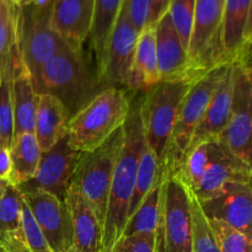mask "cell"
Wrapping results in <instances>:
<instances>
[{"instance_id":"obj_1","label":"cell","mask_w":252,"mask_h":252,"mask_svg":"<svg viewBox=\"0 0 252 252\" xmlns=\"http://www.w3.org/2000/svg\"><path fill=\"white\" fill-rule=\"evenodd\" d=\"M144 91H134L129 113L123 123V143L116 161L102 228V252H111L122 235L134 192L140 153L144 145L142 102Z\"/></svg>"},{"instance_id":"obj_2","label":"cell","mask_w":252,"mask_h":252,"mask_svg":"<svg viewBox=\"0 0 252 252\" xmlns=\"http://www.w3.org/2000/svg\"><path fill=\"white\" fill-rule=\"evenodd\" d=\"M34 89L37 94L58 98L71 117L105 86L88 65L85 52L78 53L64 46L42 66Z\"/></svg>"},{"instance_id":"obj_3","label":"cell","mask_w":252,"mask_h":252,"mask_svg":"<svg viewBox=\"0 0 252 252\" xmlns=\"http://www.w3.org/2000/svg\"><path fill=\"white\" fill-rule=\"evenodd\" d=\"M132 96L116 86L101 90L66 125V138L74 150L91 152L123 126L129 113Z\"/></svg>"},{"instance_id":"obj_4","label":"cell","mask_w":252,"mask_h":252,"mask_svg":"<svg viewBox=\"0 0 252 252\" xmlns=\"http://www.w3.org/2000/svg\"><path fill=\"white\" fill-rule=\"evenodd\" d=\"M231 64L233 62H219L197 76L189 86L182 100L176 123L167 143L162 160V176L175 175L180 169L192 135L201 122L214 91L228 73Z\"/></svg>"},{"instance_id":"obj_5","label":"cell","mask_w":252,"mask_h":252,"mask_svg":"<svg viewBox=\"0 0 252 252\" xmlns=\"http://www.w3.org/2000/svg\"><path fill=\"white\" fill-rule=\"evenodd\" d=\"M197 76L160 81L144 90L140 110L144 140L157 155L160 167H162L167 143L176 123L182 100Z\"/></svg>"},{"instance_id":"obj_6","label":"cell","mask_w":252,"mask_h":252,"mask_svg":"<svg viewBox=\"0 0 252 252\" xmlns=\"http://www.w3.org/2000/svg\"><path fill=\"white\" fill-rule=\"evenodd\" d=\"M14 9L17 54L34 85L42 66L66 44L51 25L52 4Z\"/></svg>"},{"instance_id":"obj_7","label":"cell","mask_w":252,"mask_h":252,"mask_svg":"<svg viewBox=\"0 0 252 252\" xmlns=\"http://www.w3.org/2000/svg\"><path fill=\"white\" fill-rule=\"evenodd\" d=\"M122 143L123 126L100 147L91 152L81 153L70 181L90 204L102 228L113 170Z\"/></svg>"},{"instance_id":"obj_8","label":"cell","mask_w":252,"mask_h":252,"mask_svg":"<svg viewBox=\"0 0 252 252\" xmlns=\"http://www.w3.org/2000/svg\"><path fill=\"white\" fill-rule=\"evenodd\" d=\"M157 243L159 252H192L189 189L176 175H166L162 181Z\"/></svg>"},{"instance_id":"obj_9","label":"cell","mask_w":252,"mask_h":252,"mask_svg":"<svg viewBox=\"0 0 252 252\" xmlns=\"http://www.w3.org/2000/svg\"><path fill=\"white\" fill-rule=\"evenodd\" d=\"M224 0H196L189 58L193 73L202 74L223 62L221 24Z\"/></svg>"},{"instance_id":"obj_10","label":"cell","mask_w":252,"mask_h":252,"mask_svg":"<svg viewBox=\"0 0 252 252\" xmlns=\"http://www.w3.org/2000/svg\"><path fill=\"white\" fill-rule=\"evenodd\" d=\"M252 75L250 57L234 62V89L230 116L220 139L234 155L251 165Z\"/></svg>"},{"instance_id":"obj_11","label":"cell","mask_w":252,"mask_h":252,"mask_svg":"<svg viewBox=\"0 0 252 252\" xmlns=\"http://www.w3.org/2000/svg\"><path fill=\"white\" fill-rule=\"evenodd\" d=\"M80 155V152L69 145L68 138L64 135L54 147L42 153L34 176L15 187L21 194L47 192L63 201Z\"/></svg>"},{"instance_id":"obj_12","label":"cell","mask_w":252,"mask_h":252,"mask_svg":"<svg viewBox=\"0 0 252 252\" xmlns=\"http://www.w3.org/2000/svg\"><path fill=\"white\" fill-rule=\"evenodd\" d=\"M21 197L41 229L49 249L53 252L70 250L73 248V229L64 201L47 192L25 193Z\"/></svg>"},{"instance_id":"obj_13","label":"cell","mask_w":252,"mask_h":252,"mask_svg":"<svg viewBox=\"0 0 252 252\" xmlns=\"http://www.w3.org/2000/svg\"><path fill=\"white\" fill-rule=\"evenodd\" d=\"M138 34L123 1L108 41L105 69L101 76V84L105 88L127 86Z\"/></svg>"},{"instance_id":"obj_14","label":"cell","mask_w":252,"mask_h":252,"mask_svg":"<svg viewBox=\"0 0 252 252\" xmlns=\"http://www.w3.org/2000/svg\"><path fill=\"white\" fill-rule=\"evenodd\" d=\"M198 203L207 219L223 221L252 239L251 182L228 185L216 196Z\"/></svg>"},{"instance_id":"obj_15","label":"cell","mask_w":252,"mask_h":252,"mask_svg":"<svg viewBox=\"0 0 252 252\" xmlns=\"http://www.w3.org/2000/svg\"><path fill=\"white\" fill-rule=\"evenodd\" d=\"M95 0H54L51 25L64 43L84 53V43L90 37Z\"/></svg>"},{"instance_id":"obj_16","label":"cell","mask_w":252,"mask_h":252,"mask_svg":"<svg viewBox=\"0 0 252 252\" xmlns=\"http://www.w3.org/2000/svg\"><path fill=\"white\" fill-rule=\"evenodd\" d=\"M252 0H224L221 24V51L228 62L250 57Z\"/></svg>"},{"instance_id":"obj_17","label":"cell","mask_w":252,"mask_h":252,"mask_svg":"<svg viewBox=\"0 0 252 252\" xmlns=\"http://www.w3.org/2000/svg\"><path fill=\"white\" fill-rule=\"evenodd\" d=\"M154 31L160 81L199 75L192 70L189 53L182 46L167 12L155 24Z\"/></svg>"},{"instance_id":"obj_18","label":"cell","mask_w":252,"mask_h":252,"mask_svg":"<svg viewBox=\"0 0 252 252\" xmlns=\"http://www.w3.org/2000/svg\"><path fill=\"white\" fill-rule=\"evenodd\" d=\"M73 229L75 252H102V226L90 204L73 184L64 196Z\"/></svg>"},{"instance_id":"obj_19","label":"cell","mask_w":252,"mask_h":252,"mask_svg":"<svg viewBox=\"0 0 252 252\" xmlns=\"http://www.w3.org/2000/svg\"><path fill=\"white\" fill-rule=\"evenodd\" d=\"M234 89V62L212 96L209 105L197 126L186 153L204 140L218 139L225 130L230 116ZM185 153V154H186ZM182 164V162H181Z\"/></svg>"},{"instance_id":"obj_20","label":"cell","mask_w":252,"mask_h":252,"mask_svg":"<svg viewBox=\"0 0 252 252\" xmlns=\"http://www.w3.org/2000/svg\"><path fill=\"white\" fill-rule=\"evenodd\" d=\"M252 169L251 165L239 159L236 155L229 154L207 169L202 179L193 189L197 201H204L225 189L228 185L235 182L250 184Z\"/></svg>"},{"instance_id":"obj_21","label":"cell","mask_w":252,"mask_h":252,"mask_svg":"<svg viewBox=\"0 0 252 252\" xmlns=\"http://www.w3.org/2000/svg\"><path fill=\"white\" fill-rule=\"evenodd\" d=\"M70 118L61 101L49 94H38L33 134L42 153L57 144L66 133Z\"/></svg>"},{"instance_id":"obj_22","label":"cell","mask_w":252,"mask_h":252,"mask_svg":"<svg viewBox=\"0 0 252 252\" xmlns=\"http://www.w3.org/2000/svg\"><path fill=\"white\" fill-rule=\"evenodd\" d=\"M160 83L154 27L145 26L138 34L133 64L127 86L130 90L144 91Z\"/></svg>"},{"instance_id":"obj_23","label":"cell","mask_w":252,"mask_h":252,"mask_svg":"<svg viewBox=\"0 0 252 252\" xmlns=\"http://www.w3.org/2000/svg\"><path fill=\"white\" fill-rule=\"evenodd\" d=\"M38 94L20 58L17 59L12 80L14 106V139L24 133H33ZM14 143V142H12Z\"/></svg>"},{"instance_id":"obj_24","label":"cell","mask_w":252,"mask_h":252,"mask_svg":"<svg viewBox=\"0 0 252 252\" xmlns=\"http://www.w3.org/2000/svg\"><path fill=\"white\" fill-rule=\"evenodd\" d=\"M233 154L228 145L218 139L204 140L185 154L176 175L189 189H193L211 165Z\"/></svg>"},{"instance_id":"obj_25","label":"cell","mask_w":252,"mask_h":252,"mask_svg":"<svg viewBox=\"0 0 252 252\" xmlns=\"http://www.w3.org/2000/svg\"><path fill=\"white\" fill-rule=\"evenodd\" d=\"M122 4L123 0H95L93 26L89 38L91 39V47L95 52L96 74L100 83L105 69L111 32L115 26Z\"/></svg>"},{"instance_id":"obj_26","label":"cell","mask_w":252,"mask_h":252,"mask_svg":"<svg viewBox=\"0 0 252 252\" xmlns=\"http://www.w3.org/2000/svg\"><path fill=\"white\" fill-rule=\"evenodd\" d=\"M19 59L16 44L5 61L0 64V145L11 148L14 142V106L12 80Z\"/></svg>"},{"instance_id":"obj_27","label":"cell","mask_w":252,"mask_h":252,"mask_svg":"<svg viewBox=\"0 0 252 252\" xmlns=\"http://www.w3.org/2000/svg\"><path fill=\"white\" fill-rule=\"evenodd\" d=\"M10 154L12 172L9 184L19 186L31 180L36 174L42 155L33 133H24L15 138L10 148Z\"/></svg>"},{"instance_id":"obj_28","label":"cell","mask_w":252,"mask_h":252,"mask_svg":"<svg viewBox=\"0 0 252 252\" xmlns=\"http://www.w3.org/2000/svg\"><path fill=\"white\" fill-rule=\"evenodd\" d=\"M164 177L158 181L138 208L128 217L121 236L134 234H157L160 218V197Z\"/></svg>"},{"instance_id":"obj_29","label":"cell","mask_w":252,"mask_h":252,"mask_svg":"<svg viewBox=\"0 0 252 252\" xmlns=\"http://www.w3.org/2000/svg\"><path fill=\"white\" fill-rule=\"evenodd\" d=\"M162 177L164 176L161 174L159 160H158L154 152L145 144L144 140V145H143L142 153H140L139 164H138L134 192H133L129 209H128V217L138 208V206L142 203L143 199L147 197V194L152 191L153 187Z\"/></svg>"},{"instance_id":"obj_30","label":"cell","mask_w":252,"mask_h":252,"mask_svg":"<svg viewBox=\"0 0 252 252\" xmlns=\"http://www.w3.org/2000/svg\"><path fill=\"white\" fill-rule=\"evenodd\" d=\"M194 6H196V0H171L167 10L172 26L187 53L191 41L192 27H193Z\"/></svg>"},{"instance_id":"obj_31","label":"cell","mask_w":252,"mask_h":252,"mask_svg":"<svg viewBox=\"0 0 252 252\" xmlns=\"http://www.w3.org/2000/svg\"><path fill=\"white\" fill-rule=\"evenodd\" d=\"M219 252H252L251 240L236 229L216 219H207Z\"/></svg>"},{"instance_id":"obj_32","label":"cell","mask_w":252,"mask_h":252,"mask_svg":"<svg viewBox=\"0 0 252 252\" xmlns=\"http://www.w3.org/2000/svg\"><path fill=\"white\" fill-rule=\"evenodd\" d=\"M191 199V213H192V229H193V244L192 252H219L216 239L207 218L204 217L198 201L189 191Z\"/></svg>"},{"instance_id":"obj_33","label":"cell","mask_w":252,"mask_h":252,"mask_svg":"<svg viewBox=\"0 0 252 252\" xmlns=\"http://www.w3.org/2000/svg\"><path fill=\"white\" fill-rule=\"evenodd\" d=\"M15 44V9L11 0H7L6 5L0 12V64L9 56Z\"/></svg>"},{"instance_id":"obj_34","label":"cell","mask_w":252,"mask_h":252,"mask_svg":"<svg viewBox=\"0 0 252 252\" xmlns=\"http://www.w3.org/2000/svg\"><path fill=\"white\" fill-rule=\"evenodd\" d=\"M22 230L30 252H53L49 249L41 229L22 199Z\"/></svg>"},{"instance_id":"obj_35","label":"cell","mask_w":252,"mask_h":252,"mask_svg":"<svg viewBox=\"0 0 252 252\" xmlns=\"http://www.w3.org/2000/svg\"><path fill=\"white\" fill-rule=\"evenodd\" d=\"M111 252H159L157 234H134L121 236Z\"/></svg>"},{"instance_id":"obj_36","label":"cell","mask_w":252,"mask_h":252,"mask_svg":"<svg viewBox=\"0 0 252 252\" xmlns=\"http://www.w3.org/2000/svg\"><path fill=\"white\" fill-rule=\"evenodd\" d=\"M127 7L128 17L130 22L137 30L138 33L147 26L148 17H149L150 0H123Z\"/></svg>"},{"instance_id":"obj_37","label":"cell","mask_w":252,"mask_h":252,"mask_svg":"<svg viewBox=\"0 0 252 252\" xmlns=\"http://www.w3.org/2000/svg\"><path fill=\"white\" fill-rule=\"evenodd\" d=\"M170 2H171V0H150V10L147 26H155V24L167 12Z\"/></svg>"},{"instance_id":"obj_38","label":"cell","mask_w":252,"mask_h":252,"mask_svg":"<svg viewBox=\"0 0 252 252\" xmlns=\"http://www.w3.org/2000/svg\"><path fill=\"white\" fill-rule=\"evenodd\" d=\"M12 172V162L10 149L0 145V180L9 182Z\"/></svg>"},{"instance_id":"obj_39","label":"cell","mask_w":252,"mask_h":252,"mask_svg":"<svg viewBox=\"0 0 252 252\" xmlns=\"http://www.w3.org/2000/svg\"><path fill=\"white\" fill-rule=\"evenodd\" d=\"M15 7H25L29 5L33 4L34 0H11Z\"/></svg>"},{"instance_id":"obj_40","label":"cell","mask_w":252,"mask_h":252,"mask_svg":"<svg viewBox=\"0 0 252 252\" xmlns=\"http://www.w3.org/2000/svg\"><path fill=\"white\" fill-rule=\"evenodd\" d=\"M54 0H34L33 1V5H36V6H48V5L53 4Z\"/></svg>"},{"instance_id":"obj_41","label":"cell","mask_w":252,"mask_h":252,"mask_svg":"<svg viewBox=\"0 0 252 252\" xmlns=\"http://www.w3.org/2000/svg\"><path fill=\"white\" fill-rule=\"evenodd\" d=\"M7 185H9V182L0 180V197H1V194L4 193V191H5V189H6Z\"/></svg>"},{"instance_id":"obj_42","label":"cell","mask_w":252,"mask_h":252,"mask_svg":"<svg viewBox=\"0 0 252 252\" xmlns=\"http://www.w3.org/2000/svg\"><path fill=\"white\" fill-rule=\"evenodd\" d=\"M0 252H7L6 245H5V243L2 241L1 238H0Z\"/></svg>"},{"instance_id":"obj_43","label":"cell","mask_w":252,"mask_h":252,"mask_svg":"<svg viewBox=\"0 0 252 252\" xmlns=\"http://www.w3.org/2000/svg\"><path fill=\"white\" fill-rule=\"evenodd\" d=\"M7 0H0V12H1V10L4 9V6L6 5Z\"/></svg>"},{"instance_id":"obj_44","label":"cell","mask_w":252,"mask_h":252,"mask_svg":"<svg viewBox=\"0 0 252 252\" xmlns=\"http://www.w3.org/2000/svg\"><path fill=\"white\" fill-rule=\"evenodd\" d=\"M65 252H75V250H74V248H71L70 250H68V251H65Z\"/></svg>"}]
</instances>
